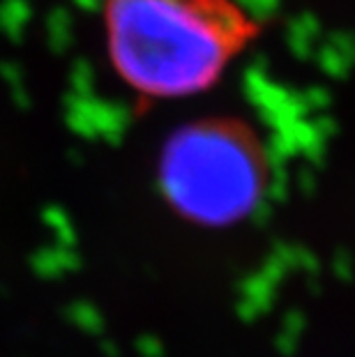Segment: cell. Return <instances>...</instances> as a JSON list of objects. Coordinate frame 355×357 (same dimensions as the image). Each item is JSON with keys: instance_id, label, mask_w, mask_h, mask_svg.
I'll list each match as a JSON object with an SVG mask.
<instances>
[{"instance_id": "cell-2", "label": "cell", "mask_w": 355, "mask_h": 357, "mask_svg": "<svg viewBox=\"0 0 355 357\" xmlns=\"http://www.w3.org/2000/svg\"><path fill=\"white\" fill-rule=\"evenodd\" d=\"M268 182V159L243 123L196 120L166 141L160 187L178 215L203 226H229L252 215Z\"/></svg>"}, {"instance_id": "cell-1", "label": "cell", "mask_w": 355, "mask_h": 357, "mask_svg": "<svg viewBox=\"0 0 355 357\" xmlns=\"http://www.w3.org/2000/svg\"><path fill=\"white\" fill-rule=\"evenodd\" d=\"M118 79L150 100H183L222 79L259 26L236 0H102Z\"/></svg>"}]
</instances>
